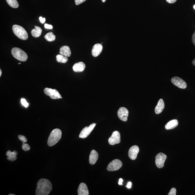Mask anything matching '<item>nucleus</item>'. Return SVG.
I'll list each match as a JSON object with an SVG mask.
<instances>
[{
	"instance_id": "f257e3e1",
	"label": "nucleus",
	"mask_w": 195,
	"mask_h": 195,
	"mask_svg": "<svg viewBox=\"0 0 195 195\" xmlns=\"http://www.w3.org/2000/svg\"><path fill=\"white\" fill-rule=\"evenodd\" d=\"M52 189L51 182L47 179H41L38 181L36 191V195H48Z\"/></svg>"
},
{
	"instance_id": "f03ea898",
	"label": "nucleus",
	"mask_w": 195,
	"mask_h": 195,
	"mask_svg": "<svg viewBox=\"0 0 195 195\" xmlns=\"http://www.w3.org/2000/svg\"><path fill=\"white\" fill-rule=\"evenodd\" d=\"M62 132L59 129H55L52 130L49 137L47 144L49 146H52L58 143L61 138Z\"/></svg>"
},
{
	"instance_id": "7ed1b4c3",
	"label": "nucleus",
	"mask_w": 195,
	"mask_h": 195,
	"mask_svg": "<svg viewBox=\"0 0 195 195\" xmlns=\"http://www.w3.org/2000/svg\"><path fill=\"white\" fill-rule=\"evenodd\" d=\"M13 32L16 36L21 39L26 40L28 39V33L23 27L17 25H14L12 27Z\"/></svg>"
},
{
	"instance_id": "20e7f679",
	"label": "nucleus",
	"mask_w": 195,
	"mask_h": 195,
	"mask_svg": "<svg viewBox=\"0 0 195 195\" xmlns=\"http://www.w3.org/2000/svg\"><path fill=\"white\" fill-rule=\"evenodd\" d=\"M11 53L14 57L20 61H26L28 58L26 52L19 48H13L11 50Z\"/></svg>"
},
{
	"instance_id": "39448f33",
	"label": "nucleus",
	"mask_w": 195,
	"mask_h": 195,
	"mask_svg": "<svg viewBox=\"0 0 195 195\" xmlns=\"http://www.w3.org/2000/svg\"><path fill=\"white\" fill-rule=\"evenodd\" d=\"M44 92L46 95L49 96L53 100L62 98L61 95L59 93L58 91L56 89L45 88L44 89Z\"/></svg>"
},
{
	"instance_id": "423d86ee",
	"label": "nucleus",
	"mask_w": 195,
	"mask_h": 195,
	"mask_svg": "<svg viewBox=\"0 0 195 195\" xmlns=\"http://www.w3.org/2000/svg\"><path fill=\"white\" fill-rule=\"evenodd\" d=\"M122 163L120 160L115 159L108 164L107 169L109 171H114L119 170L122 167Z\"/></svg>"
},
{
	"instance_id": "0eeeda50",
	"label": "nucleus",
	"mask_w": 195,
	"mask_h": 195,
	"mask_svg": "<svg viewBox=\"0 0 195 195\" xmlns=\"http://www.w3.org/2000/svg\"><path fill=\"white\" fill-rule=\"evenodd\" d=\"M166 159H167V156L164 153H159L156 155L155 163L158 168H161L164 167V162Z\"/></svg>"
},
{
	"instance_id": "6e6552de",
	"label": "nucleus",
	"mask_w": 195,
	"mask_h": 195,
	"mask_svg": "<svg viewBox=\"0 0 195 195\" xmlns=\"http://www.w3.org/2000/svg\"><path fill=\"white\" fill-rule=\"evenodd\" d=\"M120 134L118 131H115L113 132L111 137L108 139V143L110 145H114L116 144H119L121 141Z\"/></svg>"
},
{
	"instance_id": "1a4fd4ad",
	"label": "nucleus",
	"mask_w": 195,
	"mask_h": 195,
	"mask_svg": "<svg viewBox=\"0 0 195 195\" xmlns=\"http://www.w3.org/2000/svg\"><path fill=\"white\" fill-rule=\"evenodd\" d=\"M96 125V124H91L89 127H86L83 129L80 133L79 137L80 138H85L88 136Z\"/></svg>"
},
{
	"instance_id": "9d476101",
	"label": "nucleus",
	"mask_w": 195,
	"mask_h": 195,
	"mask_svg": "<svg viewBox=\"0 0 195 195\" xmlns=\"http://www.w3.org/2000/svg\"><path fill=\"white\" fill-rule=\"evenodd\" d=\"M171 82L174 85L180 89H185L187 87L186 82L178 77H174L172 78Z\"/></svg>"
},
{
	"instance_id": "9b49d317",
	"label": "nucleus",
	"mask_w": 195,
	"mask_h": 195,
	"mask_svg": "<svg viewBox=\"0 0 195 195\" xmlns=\"http://www.w3.org/2000/svg\"><path fill=\"white\" fill-rule=\"evenodd\" d=\"M128 115V110L124 107H121L120 108L118 112V117L121 120L123 121H127Z\"/></svg>"
},
{
	"instance_id": "f8f14e48",
	"label": "nucleus",
	"mask_w": 195,
	"mask_h": 195,
	"mask_svg": "<svg viewBox=\"0 0 195 195\" xmlns=\"http://www.w3.org/2000/svg\"><path fill=\"white\" fill-rule=\"evenodd\" d=\"M140 149L138 146H132L131 147L128 151V156L131 159L134 160L136 159Z\"/></svg>"
},
{
	"instance_id": "ddd939ff",
	"label": "nucleus",
	"mask_w": 195,
	"mask_h": 195,
	"mask_svg": "<svg viewBox=\"0 0 195 195\" xmlns=\"http://www.w3.org/2000/svg\"><path fill=\"white\" fill-rule=\"evenodd\" d=\"M102 49H103V46L101 44H95L93 46L92 49V55L95 57L98 56L101 53Z\"/></svg>"
},
{
	"instance_id": "4468645a",
	"label": "nucleus",
	"mask_w": 195,
	"mask_h": 195,
	"mask_svg": "<svg viewBox=\"0 0 195 195\" xmlns=\"http://www.w3.org/2000/svg\"><path fill=\"white\" fill-rule=\"evenodd\" d=\"M78 194L79 195H89V192L87 185L84 183L80 184L78 189Z\"/></svg>"
},
{
	"instance_id": "2eb2a0df",
	"label": "nucleus",
	"mask_w": 195,
	"mask_h": 195,
	"mask_svg": "<svg viewBox=\"0 0 195 195\" xmlns=\"http://www.w3.org/2000/svg\"><path fill=\"white\" fill-rule=\"evenodd\" d=\"M98 154L95 150H93L91 151L89 156V163L92 165H93L96 163L98 159Z\"/></svg>"
},
{
	"instance_id": "dca6fc26",
	"label": "nucleus",
	"mask_w": 195,
	"mask_h": 195,
	"mask_svg": "<svg viewBox=\"0 0 195 195\" xmlns=\"http://www.w3.org/2000/svg\"><path fill=\"white\" fill-rule=\"evenodd\" d=\"M86 65L82 62H78L75 64L73 67V71L76 72H80L84 71Z\"/></svg>"
},
{
	"instance_id": "f3484780",
	"label": "nucleus",
	"mask_w": 195,
	"mask_h": 195,
	"mask_svg": "<svg viewBox=\"0 0 195 195\" xmlns=\"http://www.w3.org/2000/svg\"><path fill=\"white\" fill-rule=\"evenodd\" d=\"M165 105H164V102L162 99H161L158 101L157 105L155 108V113L156 114H159L162 112L163 110H164Z\"/></svg>"
},
{
	"instance_id": "a211bd4d",
	"label": "nucleus",
	"mask_w": 195,
	"mask_h": 195,
	"mask_svg": "<svg viewBox=\"0 0 195 195\" xmlns=\"http://www.w3.org/2000/svg\"><path fill=\"white\" fill-rule=\"evenodd\" d=\"M60 54L67 57H69L71 55V49L69 46H64L60 48Z\"/></svg>"
},
{
	"instance_id": "6ab92c4d",
	"label": "nucleus",
	"mask_w": 195,
	"mask_h": 195,
	"mask_svg": "<svg viewBox=\"0 0 195 195\" xmlns=\"http://www.w3.org/2000/svg\"><path fill=\"white\" fill-rule=\"evenodd\" d=\"M178 121L176 119L169 121L165 125V128L167 130L175 128L178 125Z\"/></svg>"
},
{
	"instance_id": "aec40b11",
	"label": "nucleus",
	"mask_w": 195,
	"mask_h": 195,
	"mask_svg": "<svg viewBox=\"0 0 195 195\" xmlns=\"http://www.w3.org/2000/svg\"><path fill=\"white\" fill-rule=\"evenodd\" d=\"M6 156H8L7 159L11 161H14L16 160L17 159V152L16 150H14L13 152H12L10 150H8L6 152Z\"/></svg>"
},
{
	"instance_id": "412c9836",
	"label": "nucleus",
	"mask_w": 195,
	"mask_h": 195,
	"mask_svg": "<svg viewBox=\"0 0 195 195\" xmlns=\"http://www.w3.org/2000/svg\"><path fill=\"white\" fill-rule=\"evenodd\" d=\"M35 29H33L31 31V34L33 37L37 38L40 36L42 30V29L39 27L35 26Z\"/></svg>"
},
{
	"instance_id": "4be33fe9",
	"label": "nucleus",
	"mask_w": 195,
	"mask_h": 195,
	"mask_svg": "<svg viewBox=\"0 0 195 195\" xmlns=\"http://www.w3.org/2000/svg\"><path fill=\"white\" fill-rule=\"evenodd\" d=\"M57 61L59 63H65L68 62V59L67 57L62 55V54H58L56 56Z\"/></svg>"
},
{
	"instance_id": "5701e85b",
	"label": "nucleus",
	"mask_w": 195,
	"mask_h": 195,
	"mask_svg": "<svg viewBox=\"0 0 195 195\" xmlns=\"http://www.w3.org/2000/svg\"><path fill=\"white\" fill-rule=\"evenodd\" d=\"M44 37L47 41L52 42L55 40L56 36L52 32H50L46 34Z\"/></svg>"
},
{
	"instance_id": "b1692460",
	"label": "nucleus",
	"mask_w": 195,
	"mask_h": 195,
	"mask_svg": "<svg viewBox=\"0 0 195 195\" xmlns=\"http://www.w3.org/2000/svg\"><path fill=\"white\" fill-rule=\"evenodd\" d=\"M7 4L10 7L16 9L19 7V5L17 0H6Z\"/></svg>"
},
{
	"instance_id": "393cba45",
	"label": "nucleus",
	"mask_w": 195,
	"mask_h": 195,
	"mask_svg": "<svg viewBox=\"0 0 195 195\" xmlns=\"http://www.w3.org/2000/svg\"><path fill=\"white\" fill-rule=\"evenodd\" d=\"M22 148V149L25 151H28L30 149L29 145L28 144L25 143H23Z\"/></svg>"
},
{
	"instance_id": "a878e982",
	"label": "nucleus",
	"mask_w": 195,
	"mask_h": 195,
	"mask_svg": "<svg viewBox=\"0 0 195 195\" xmlns=\"http://www.w3.org/2000/svg\"><path fill=\"white\" fill-rule=\"evenodd\" d=\"M18 138L19 140L21 141L23 143H25L27 141V139L25 136L19 135H18Z\"/></svg>"
},
{
	"instance_id": "bb28decb",
	"label": "nucleus",
	"mask_w": 195,
	"mask_h": 195,
	"mask_svg": "<svg viewBox=\"0 0 195 195\" xmlns=\"http://www.w3.org/2000/svg\"><path fill=\"white\" fill-rule=\"evenodd\" d=\"M21 102L22 105H23L24 106L25 108H27L29 104L28 102H27L25 99L24 98L21 99Z\"/></svg>"
},
{
	"instance_id": "cd10ccee",
	"label": "nucleus",
	"mask_w": 195,
	"mask_h": 195,
	"mask_svg": "<svg viewBox=\"0 0 195 195\" xmlns=\"http://www.w3.org/2000/svg\"><path fill=\"white\" fill-rule=\"evenodd\" d=\"M176 190L175 188H172L170 190V191L168 194V195H176Z\"/></svg>"
},
{
	"instance_id": "c85d7f7f",
	"label": "nucleus",
	"mask_w": 195,
	"mask_h": 195,
	"mask_svg": "<svg viewBox=\"0 0 195 195\" xmlns=\"http://www.w3.org/2000/svg\"><path fill=\"white\" fill-rule=\"evenodd\" d=\"M86 1V0H75V4L76 5H79L85 2Z\"/></svg>"
},
{
	"instance_id": "c756f323",
	"label": "nucleus",
	"mask_w": 195,
	"mask_h": 195,
	"mask_svg": "<svg viewBox=\"0 0 195 195\" xmlns=\"http://www.w3.org/2000/svg\"><path fill=\"white\" fill-rule=\"evenodd\" d=\"M44 27L46 29H52L53 28V27L52 25H51L48 24H45L44 25Z\"/></svg>"
},
{
	"instance_id": "7c9ffc66",
	"label": "nucleus",
	"mask_w": 195,
	"mask_h": 195,
	"mask_svg": "<svg viewBox=\"0 0 195 195\" xmlns=\"http://www.w3.org/2000/svg\"><path fill=\"white\" fill-rule=\"evenodd\" d=\"M39 20L41 23L44 24L45 23L46 21V19L45 18H43L42 17L40 16L39 17Z\"/></svg>"
},
{
	"instance_id": "2f4dec72",
	"label": "nucleus",
	"mask_w": 195,
	"mask_h": 195,
	"mask_svg": "<svg viewBox=\"0 0 195 195\" xmlns=\"http://www.w3.org/2000/svg\"><path fill=\"white\" fill-rule=\"evenodd\" d=\"M192 41L193 44L195 46V31L192 37Z\"/></svg>"
},
{
	"instance_id": "473e14b6",
	"label": "nucleus",
	"mask_w": 195,
	"mask_h": 195,
	"mask_svg": "<svg viewBox=\"0 0 195 195\" xmlns=\"http://www.w3.org/2000/svg\"><path fill=\"white\" fill-rule=\"evenodd\" d=\"M166 1L169 4H173L176 2L177 0H166Z\"/></svg>"
},
{
	"instance_id": "72a5a7b5",
	"label": "nucleus",
	"mask_w": 195,
	"mask_h": 195,
	"mask_svg": "<svg viewBox=\"0 0 195 195\" xmlns=\"http://www.w3.org/2000/svg\"><path fill=\"white\" fill-rule=\"evenodd\" d=\"M132 183L131 182H129L127 184V186H126L128 188H131Z\"/></svg>"
},
{
	"instance_id": "f704fd0d",
	"label": "nucleus",
	"mask_w": 195,
	"mask_h": 195,
	"mask_svg": "<svg viewBox=\"0 0 195 195\" xmlns=\"http://www.w3.org/2000/svg\"><path fill=\"white\" fill-rule=\"evenodd\" d=\"M123 181V180L122 179H120L119 181V185H122Z\"/></svg>"
},
{
	"instance_id": "c9c22d12",
	"label": "nucleus",
	"mask_w": 195,
	"mask_h": 195,
	"mask_svg": "<svg viewBox=\"0 0 195 195\" xmlns=\"http://www.w3.org/2000/svg\"><path fill=\"white\" fill-rule=\"evenodd\" d=\"M192 64L194 66H195V58L192 61Z\"/></svg>"
},
{
	"instance_id": "e433bc0d",
	"label": "nucleus",
	"mask_w": 195,
	"mask_h": 195,
	"mask_svg": "<svg viewBox=\"0 0 195 195\" xmlns=\"http://www.w3.org/2000/svg\"><path fill=\"white\" fill-rule=\"evenodd\" d=\"M1 74H2V72L1 70H0V77L1 76Z\"/></svg>"
},
{
	"instance_id": "4c0bfd02",
	"label": "nucleus",
	"mask_w": 195,
	"mask_h": 195,
	"mask_svg": "<svg viewBox=\"0 0 195 195\" xmlns=\"http://www.w3.org/2000/svg\"><path fill=\"white\" fill-rule=\"evenodd\" d=\"M102 2H105L106 1V0H102Z\"/></svg>"
},
{
	"instance_id": "58836bf2",
	"label": "nucleus",
	"mask_w": 195,
	"mask_h": 195,
	"mask_svg": "<svg viewBox=\"0 0 195 195\" xmlns=\"http://www.w3.org/2000/svg\"><path fill=\"white\" fill-rule=\"evenodd\" d=\"M193 8H194V9H195V5L193 6Z\"/></svg>"
},
{
	"instance_id": "ea45409f",
	"label": "nucleus",
	"mask_w": 195,
	"mask_h": 195,
	"mask_svg": "<svg viewBox=\"0 0 195 195\" xmlns=\"http://www.w3.org/2000/svg\"><path fill=\"white\" fill-rule=\"evenodd\" d=\"M15 194H9V195H14Z\"/></svg>"
},
{
	"instance_id": "a19ab883",
	"label": "nucleus",
	"mask_w": 195,
	"mask_h": 195,
	"mask_svg": "<svg viewBox=\"0 0 195 195\" xmlns=\"http://www.w3.org/2000/svg\"><path fill=\"white\" fill-rule=\"evenodd\" d=\"M21 64V63H18L19 65H20V64Z\"/></svg>"
}]
</instances>
